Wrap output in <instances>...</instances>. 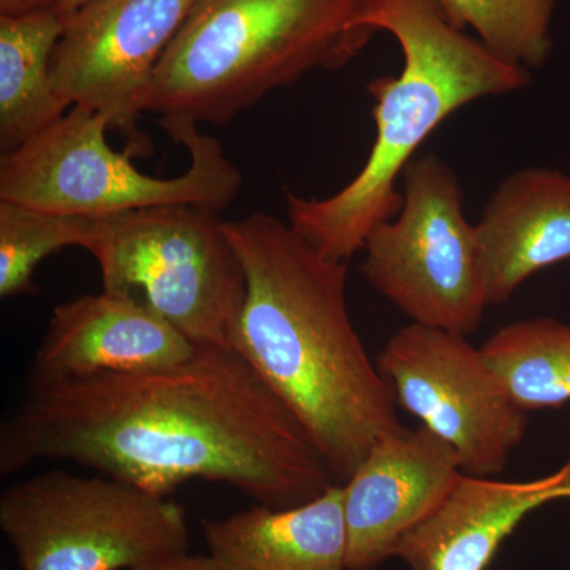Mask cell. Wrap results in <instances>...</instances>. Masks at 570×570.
<instances>
[{
  "label": "cell",
  "mask_w": 570,
  "mask_h": 570,
  "mask_svg": "<svg viewBox=\"0 0 570 570\" xmlns=\"http://www.w3.org/2000/svg\"><path fill=\"white\" fill-rule=\"evenodd\" d=\"M71 461L170 498L193 480L257 504H305L337 483L284 401L234 348L164 370L28 382L0 428V475Z\"/></svg>",
  "instance_id": "1"
},
{
  "label": "cell",
  "mask_w": 570,
  "mask_h": 570,
  "mask_svg": "<svg viewBox=\"0 0 570 570\" xmlns=\"http://www.w3.org/2000/svg\"><path fill=\"white\" fill-rule=\"evenodd\" d=\"M224 230L246 277L234 348L294 412L336 482H347L374 442L404 426L352 324L347 262L318 254L272 214Z\"/></svg>",
  "instance_id": "2"
},
{
  "label": "cell",
  "mask_w": 570,
  "mask_h": 570,
  "mask_svg": "<svg viewBox=\"0 0 570 570\" xmlns=\"http://www.w3.org/2000/svg\"><path fill=\"white\" fill-rule=\"evenodd\" d=\"M366 26L387 31L403 51V70L374 78L376 138L358 175L330 197L285 190L288 224L330 261L348 262L367 235L403 206L397 179L445 119L483 97L531 85V71L499 58L442 13L436 0H363Z\"/></svg>",
  "instance_id": "3"
},
{
  "label": "cell",
  "mask_w": 570,
  "mask_h": 570,
  "mask_svg": "<svg viewBox=\"0 0 570 570\" xmlns=\"http://www.w3.org/2000/svg\"><path fill=\"white\" fill-rule=\"evenodd\" d=\"M363 0H195L154 71L145 111L175 127L227 126L313 70L354 61L374 29Z\"/></svg>",
  "instance_id": "4"
},
{
  "label": "cell",
  "mask_w": 570,
  "mask_h": 570,
  "mask_svg": "<svg viewBox=\"0 0 570 570\" xmlns=\"http://www.w3.org/2000/svg\"><path fill=\"white\" fill-rule=\"evenodd\" d=\"M110 116L75 105L59 121L0 159V200L47 212L105 217L112 214L193 205L219 213L234 204L243 176L216 138L197 126L167 130L186 146L190 165L176 178L141 174L132 149L107 142Z\"/></svg>",
  "instance_id": "5"
},
{
  "label": "cell",
  "mask_w": 570,
  "mask_h": 570,
  "mask_svg": "<svg viewBox=\"0 0 570 570\" xmlns=\"http://www.w3.org/2000/svg\"><path fill=\"white\" fill-rule=\"evenodd\" d=\"M21 570H132L189 551L186 509L99 474L41 472L0 494Z\"/></svg>",
  "instance_id": "6"
},
{
  "label": "cell",
  "mask_w": 570,
  "mask_h": 570,
  "mask_svg": "<svg viewBox=\"0 0 570 570\" xmlns=\"http://www.w3.org/2000/svg\"><path fill=\"white\" fill-rule=\"evenodd\" d=\"M88 253L104 291L137 296L197 346L234 348L246 277L213 209L174 205L105 216Z\"/></svg>",
  "instance_id": "7"
},
{
  "label": "cell",
  "mask_w": 570,
  "mask_h": 570,
  "mask_svg": "<svg viewBox=\"0 0 570 570\" xmlns=\"http://www.w3.org/2000/svg\"><path fill=\"white\" fill-rule=\"evenodd\" d=\"M401 181L403 206L367 235L360 272L412 324L472 335L489 303L459 176L425 154L406 165Z\"/></svg>",
  "instance_id": "8"
},
{
  "label": "cell",
  "mask_w": 570,
  "mask_h": 570,
  "mask_svg": "<svg viewBox=\"0 0 570 570\" xmlns=\"http://www.w3.org/2000/svg\"><path fill=\"white\" fill-rule=\"evenodd\" d=\"M377 367L396 406L444 439L464 474L494 478L504 471L530 414L468 336L409 324L385 343Z\"/></svg>",
  "instance_id": "9"
},
{
  "label": "cell",
  "mask_w": 570,
  "mask_h": 570,
  "mask_svg": "<svg viewBox=\"0 0 570 570\" xmlns=\"http://www.w3.org/2000/svg\"><path fill=\"white\" fill-rule=\"evenodd\" d=\"M195 0H94L63 21L51 61L59 97L110 116L134 137L154 71Z\"/></svg>",
  "instance_id": "10"
},
{
  "label": "cell",
  "mask_w": 570,
  "mask_h": 570,
  "mask_svg": "<svg viewBox=\"0 0 570 570\" xmlns=\"http://www.w3.org/2000/svg\"><path fill=\"white\" fill-rule=\"evenodd\" d=\"M455 450L426 426L374 442L343 483L347 570H377L442 504L461 475Z\"/></svg>",
  "instance_id": "11"
},
{
  "label": "cell",
  "mask_w": 570,
  "mask_h": 570,
  "mask_svg": "<svg viewBox=\"0 0 570 570\" xmlns=\"http://www.w3.org/2000/svg\"><path fill=\"white\" fill-rule=\"evenodd\" d=\"M197 351V344L148 303L104 291L52 309L28 382L164 370Z\"/></svg>",
  "instance_id": "12"
},
{
  "label": "cell",
  "mask_w": 570,
  "mask_h": 570,
  "mask_svg": "<svg viewBox=\"0 0 570 570\" xmlns=\"http://www.w3.org/2000/svg\"><path fill=\"white\" fill-rule=\"evenodd\" d=\"M561 499H570V456L558 471L520 482L463 474L395 558L411 570H487L521 521Z\"/></svg>",
  "instance_id": "13"
},
{
  "label": "cell",
  "mask_w": 570,
  "mask_h": 570,
  "mask_svg": "<svg viewBox=\"0 0 570 570\" xmlns=\"http://www.w3.org/2000/svg\"><path fill=\"white\" fill-rule=\"evenodd\" d=\"M475 232L487 303L505 305L532 275L570 261V176L540 167L509 175Z\"/></svg>",
  "instance_id": "14"
},
{
  "label": "cell",
  "mask_w": 570,
  "mask_h": 570,
  "mask_svg": "<svg viewBox=\"0 0 570 570\" xmlns=\"http://www.w3.org/2000/svg\"><path fill=\"white\" fill-rule=\"evenodd\" d=\"M204 535L219 570H347L343 483L294 508L204 520Z\"/></svg>",
  "instance_id": "15"
},
{
  "label": "cell",
  "mask_w": 570,
  "mask_h": 570,
  "mask_svg": "<svg viewBox=\"0 0 570 570\" xmlns=\"http://www.w3.org/2000/svg\"><path fill=\"white\" fill-rule=\"evenodd\" d=\"M63 32L56 11L0 17V151L21 148L70 110L56 92L51 61Z\"/></svg>",
  "instance_id": "16"
},
{
  "label": "cell",
  "mask_w": 570,
  "mask_h": 570,
  "mask_svg": "<svg viewBox=\"0 0 570 570\" xmlns=\"http://www.w3.org/2000/svg\"><path fill=\"white\" fill-rule=\"evenodd\" d=\"M480 348L528 414L570 403V324L546 316L523 318L501 326Z\"/></svg>",
  "instance_id": "17"
},
{
  "label": "cell",
  "mask_w": 570,
  "mask_h": 570,
  "mask_svg": "<svg viewBox=\"0 0 570 570\" xmlns=\"http://www.w3.org/2000/svg\"><path fill=\"white\" fill-rule=\"evenodd\" d=\"M102 228L104 217L47 212L0 200V296L28 294L45 258L70 246L91 249Z\"/></svg>",
  "instance_id": "18"
},
{
  "label": "cell",
  "mask_w": 570,
  "mask_h": 570,
  "mask_svg": "<svg viewBox=\"0 0 570 570\" xmlns=\"http://www.w3.org/2000/svg\"><path fill=\"white\" fill-rule=\"evenodd\" d=\"M456 29L471 28L499 58L539 69L551 51L557 0H436Z\"/></svg>",
  "instance_id": "19"
},
{
  "label": "cell",
  "mask_w": 570,
  "mask_h": 570,
  "mask_svg": "<svg viewBox=\"0 0 570 570\" xmlns=\"http://www.w3.org/2000/svg\"><path fill=\"white\" fill-rule=\"evenodd\" d=\"M132 570H219L214 564L209 554H190L189 551L186 553L174 554V557L163 558L142 564L140 568Z\"/></svg>",
  "instance_id": "20"
},
{
  "label": "cell",
  "mask_w": 570,
  "mask_h": 570,
  "mask_svg": "<svg viewBox=\"0 0 570 570\" xmlns=\"http://www.w3.org/2000/svg\"><path fill=\"white\" fill-rule=\"evenodd\" d=\"M58 0H0V17H26V14L55 11Z\"/></svg>",
  "instance_id": "21"
},
{
  "label": "cell",
  "mask_w": 570,
  "mask_h": 570,
  "mask_svg": "<svg viewBox=\"0 0 570 570\" xmlns=\"http://www.w3.org/2000/svg\"><path fill=\"white\" fill-rule=\"evenodd\" d=\"M91 2H94V0H58L55 11L61 17L62 21H66L71 14L77 13L82 7L89 6Z\"/></svg>",
  "instance_id": "22"
}]
</instances>
